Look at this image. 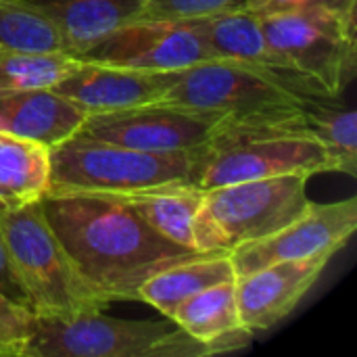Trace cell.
Wrapping results in <instances>:
<instances>
[{
    "instance_id": "2",
    "label": "cell",
    "mask_w": 357,
    "mask_h": 357,
    "mask_svg": "<svg viewBox=\"0 0 357 357\" xmlns=\"http://www.w3.org/2000/svg\"><path fill=\"white\" fill-rule=\"evenodd\" d=\"M0 228L33 318H73L107 305L77 272L52 232L42 203L0 207Z\"/></svg>"
},
{
    "instance_id": "25",
    "label": "cell",
    "mask_w": 357,
    "mask_h": 357,
    "mask_svg": "<svg viewBox=\"0 0 357 357\" xmlns=\"http://www.w3.org/2000/svg\"><path fill=\"white\" fill-rule=\"evenodd\" d=\"M307 6H312V0H247L245 10H249L257 17H266V15L303 10Z\"/></svg>"
},
{
    "instance_id": "24",
    "label": "cell",
    "mask_w": 357,
    "mask_h": 357,
    "mask_svg": "<svg viewBox=\"0 0 357 357\" xmlns=\"http://www.w3.org/2000/svg\"><path fill=\"white\" fill-rule=\"evenodd\" d=\"M0 293L15 307L31 314L29 303H27V297H25L23 289L19 287V280L15 276V268H13V261H10V253H8V247H6V241H4V234H2V228H0Z\"/></svg>"
},
{
    "instance_id": "12",
    "label": "cell",
    "mask_w": 357,
    "mask_h": 357,
    "mask_svg": "<svg viewBox=\"0 0 357 357\" xmlns=\"http://www.w3.org/2000/svg\"><path fill=\"white\" fill-rule=\"evenodd\" d=\"M178 75L180 71H140L82 61V65L59 82L54 90L73 100L88 115L109 113L159 102Z\"/></svg>"
},
{
    "instance_id": "17",
    "label": "cell",
    "mask_w": 357,
    "mask_h": 357,
    "mask_svg": "<svg viewBox=\"0 0 357 357\" xmlns=\"http://www.w3.org/2000/svg\"><path fill=\"white\" fill-rule=\"evenodd\" d=\"M203 188L190 182L159 184L126 192H94L111 195L134 209L153 230H157L167 241L192 249V220L199 211Z\"/></svg>"
},
{
    "instance_id": "4",
    "label": "cell",
    "mask_w": 357,
    "mask_h": 357,
    "mask_svg": "<svg viewBox=\"0 0 357 357\" xmlns=\"http://www.w3.org/2000/svg\"><path fill=\"white\" fill-rule=\"evenodd\" d=\"M207 345L169 318L121 320L100 312L33 318L23 357H203Z\"/></svg>"
},
{
    "instance_id": "11",
    "label": "cell",
    "mask_w": 357,
    "mask_h": 357,
    "mask_svg": "<svg viewBox=\"0 0 357 357\" xmlns=\"http://www.w3.org/2000/svg\"><path fill=\"white\" fill-rule=\"evenodd\" d=\"M328 259L278 261L234 278L241 324L251 331H270L282 322L316 284Z\"/></svg>"
},
{
    "instance_id": "15",
    "label": "cell",
    "mask_w": 357,
    "mask_h": 357,
    "mask_svg": "<svg viewBox=\"0 0 357 357\" xmlns=\"http://www.w3.org/2000/svg\"><path fill=\"white\" fill-rule=\"evenodd\" d=\"M88 113L54 88L0 96V130L48 149L77 134Z\"/></svg>"
},
{
    "instance_id": "14",
    "label": "cell",
    "mask_w": 357,
    "mask_h": 357,
    "mask_svg": "<svg viewBox=\"0 0 357 357\" xmlns=\"http://www.w3.org/2000/svg\"><path fill=\"white\" fill-rule=\"evenodd\" d=\"M56 31L63 52L82 59L117 27L142 17L144 0H25Z\"/></svg>"
},
{
    "instance_id": "19",
    "label": "cell",
    "mask_w": 357,
    "mask_h": 357,
    "mask_svg": "<svg viewBox=\"0 0 357 357\" xmlns=\"http://www.w3.org/2000/svg\"><path fill=\"white\" fill-rule=\"evenodd\" d=\"M169 320L203 345L226 331L243 326L238 318L234 280L218 282L188 297L169 314Z\"/></svg>"
},
{
    "instance_id": "27",
    "label": "cell",
    "mask_w": 357,
    "mask_h": 357,
    "mask_svg": "<svg viewBox=\"0 0 357 357\" xmlns=\"http://www.w3.org/2000/svg\"><path fill=\"white\" fill-rule=\"evenodd\" d=\"M25 337L17 335L0 322V357H23Z\"/></svg>"
},
{
    "instance_id": "21",
    "label": "cell",
    "mask_w": 357,
    "mask_h": 357,
    "mask_svg": "<svg viewBox=\"0 0 357 357\" xmlns=\"http://www.w3.org/2000/svg\"><path fill=\"white\" fill-rule=\"evenodd\" d=\"M305 121L331 155L339 174L357 172V115L354 109L331 105V98H307L303 105Z\"/></svg>"
},
{
    "instance_id": "5",
    "label": "cell",
    "mask_w": 357,
    "mask_h": 357,
    "mask_svg": "<svg viewBox=\"0 0 357 357\" xmlns=\"http://www.w3.org/2000/svg\"><path fill=\"white\" fill-rule=\"evenodd\" d=\"M201 146L192 151L151 153L73 134L50 149L48 192H126L159 184H195Z\"/></svg>"
},
{
    "instance_id": "8",
    "label": "cell",
    "mask_w": 357,
    "mask_h": 357,
    "mask_svg": "<svg viewBox=\"0 0 357 357\" xmlns=\"http://www.w3.org/2000/svg\"><path fill=\"white\" fill-rule=\"evenodd\" d=\"M222 117L224 113L215 111L149 102L121 111L90 113L79 134L136 151H192L209 140Z\"/></svg>"
},
{
    "instance_id": "22",
    "label": "cell",
    "mask_w": 357,
    "mask_h": 357,
    "mask_svg": "<svg viewBox=\"0 0 357 357\" xmlns=\"http://www.w3.org/2000/svg\"><path fill=\"white\" fill-rule=\"evenodd\" d=\"M0 50L63 52L50 23L25 0H0Z\"/></svg>"
},
{
    "instance_id": "9",
    "label": "cell",
    "mask_w": 357,
    "mask_h": 357,
    "mask_svg": "<svg viewBox=\"0 0 357 357\" xmlns=\"http://www.w3.org/2000/svg\"><path fill=\"white\" fill-rule=\"evenodd\" d=\"M357 228V199L310 205L278 232L230 251L234 274L243 276L278 261L328 259L347 245Z\"/></svg>"
},
{
    "instance_id": "13",
    "label": "cell",
    "mask_w": 357,
    "mask_h": 357,
    "mask_svg": "<svg viewBox=\"0 0 357 357\" xmlns=\"http://www.w3.org/2000/svg\"><path fill=\"white\" fill-rule=\"evenodd\" d=\"M184 23H188L207 42L215 59L238 61V63L268 69L272 73H280L297 82L299 86H303L312 96L331 98L326 90H322L316 82H312L303 73H299L293 67V63L278 48L270 44L257 15L245 8H238V10L222 13L215 17H205V19L184 21Z\"/></svg>"
},
{
    "instance_id": "6",
    "label": "cell",
    "mask_w": 357,
    "mask_h": 357,
    "mask_svg": "<svg viewBox=\"0 0 357 357\" xmlns=\"http://www.w3.org/2000/svg\"><path fill=\"white\" fill-rule=\"evenodd\" d=\"M312 96L297 82L238 61H205L180 71L159 102L215 111L230 117H253L301 111Z\"/></svg>"
},
{
    "instance_id": "28",
    "label": "cell",
    "mask_w": 357,
    "mask_h": 357,
    "mask_svg": "<svg viewBox=\"0 0 357 357\" xmlns=\"http://www.w3.org/2000/svg\"><path fill=\"white\" fill-rule=\"evenodd\" d=\"M312 6L326 8L349 23H356V0H312Z\"/></svg>"
},
{
    "instance_id": "10",
    "label": "cell",
    "mask_w": 357,
    "mask_h": 357,
    "mask_svg": "<svg viewBox=\"0 0 357 357\" xmlns=\"http://www.w3.org/2000/svg\"><path fill=\"white\" fill-rule=\"evenodd\" d=\"M82 61L140 71H184L215 61L207 42L184 21L136 19L90 48Z\"/></svg>"
},
{
    "instance_id": "23",
    "label": "cell",
    "mask_w": 357,
    "mask_h": 357,
    "mask_svg": "<svg viewBox=\"0 0 357 357\" xmlns=\"http://www.w3.org/2000/svg\"><path fill=\"white\" fill-rule=\"evenodd\" d=\"M247 0H144L140 19L195 21L245 8Z\"/></svg>"
},
{
    "instance_id": "18",
    "label": "cell",
    "mask_w": 357,
    "mask_h": 357,
    "mask_svg": "<svg viewBox=\"0 0 357 357\" xmlns=\"http://www.w3.org/2000/svg\"><path fill=\"white\" fill-rule=\"evenodd\" d=\"M50 190V149L0 130V207L40 203Z\"/></svg>"
},
{
    "instance_id": "20",
    "label": "cell",
    "mask_w": 357,
    "mask_h": 357,
    "mask_svg": "<svg viewBox=\"0 0 357 357\" xmlns=\"http://www.w3.org/2000/svg\"><path fill=\"white\" fill-rule=\"evenodd\" d=\"M79 65L82 59L65 52L0 50V96L54 88Z\"/></svg>"
},
{
    "instance_id": "1",
    "label": "cell",
    "mask_w": 357,
    "mask_h": 357,
    "mask_svg": "<svg viewBox=\"0 0 357 357\" xmlns=\"http://www.w3.org/2000/svg\"><path fill=\"white\" fill-rule=\"evenodd\" d=\"M42 211L82 278L107 301H136L140 284L199 251L153 230L111 195L48 192Z\"/></svg>"
},
{
    "instance_id": "3",
    "label": "cell",
    "mask_w": 357,
    "mask_h": 357,
    "mask_svg": "<svg viewBox=\"0 0 357 357\" xmlns=\"http://www.w3.org/2000/svg\"><path fill=\"white\" fill-rule=\"evenodd\" d=\"M307 180V174H284L205 190L192 220V249L232 251L278 232L312 205Z\"/></svg>"
},
{
    "instance_id": "16",
    "label": "cell",
    "mask_w": 357,
    "mask_h": 357,
    "mask_svg": "<svg viewBox=\"0 0 357 357\" xmlns=\"http://www.w3.org/2000/svg\"><path fill=\"white\" fill-rule=\"evenodd\" d=\"M234 278L230 251L195 253L146 278L136 293V301H142L169 318V314L188 297Z\"/></svg>"
},
{
    "instance_id": "26",
    "label": "cell",
    "mask_w": 357,
    "mask_h": 357,
    "mask_svg": "<svg viewBox=\"0 0 357 357\" xmlns=\"http://www.w3.org/2000/svg\"><path fill=\"white\" fill-rule=\"evenodd\" d=\"M33 316L29 312H23L19 307H15L2 293H0V322L4 326H8L10 331H15L17 335L25 337L27 341V333H29V324H31Z\"/></svg>"
},
{
    "instance_id": "7",
    "label": "cell",
    "mask_w": 357,
    "mask_h": 357,
    "mask_svg": "<svg viewBox=\"0 0 357 357\" xmlns=\"http://www.w3.org/2000/svg\"><path fill=\"white\" fill-rule=\"evenodd\" d=\"M274 48L293 67L316 82L331 98H337L349 84L356 69V23L320 8L259 17Z\"/></svg>"
}]
</instances>
